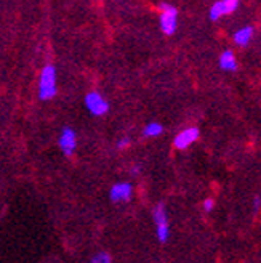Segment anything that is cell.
<instances>
[{
    "mask_svg": "<svg viewBox=\"0 0 261 263\" xmlns=\"http://www.w3.org/2000/svg\"><path fill=\"white\" fill-rule=\"evenodd\" d=\"M219 68L223 71H236L237 69V60L231 50H226L219 57Z\"/></svg>",
    "mask_w": 261,
    "mask_h": 263,
    "instance_id": "cell-10",
    "label": "cell"
},
{
    "mask_svg": "<svg viewBox=\"0 0 261 263\" xmlns=\"http://www.w3.org/2000/svg\"><path fill=\"white\" fill-rule=\"evenodd\" d=\"M133 196V186L128 181H119L114 183L109 190V199L115 204H124L128 202Z\"/></svg>",
    "mask_w": 261,
    "mask_h": 263,
    "instance_id": "cell-5",
    "label": "cell"
},
{
    "mask_svg": "<svg viewBox=\"0 0 261 263\" xmlns=\"http://www.w3.org/2000/svg\"><path fill=\"white\" fill-rule=\"evenodd\" d=\"M90 263H112V260H111V255L109 254H106V252H98V254H95L93 257H91Z\"/></svg>",
    "mask_w": 261,
    "mask_h": 263,
    "instance_id": "cell-12",
    "label": "cell"
},
{
    "mask_svg": "<svg viewBox=\"0 0 261 263\" xmlns=\"http://www.w3.org/2000/svg\"><path fill=\"white\" fill-rule=\"evenodd\" d=\"M160 29L167 35H173L178 28V11L173 5L170 4H162L160 5Z\"/></svg>",
    "mask_w": 261,
    "mask_h": 263,
    "instance_id": "cell-3",
    "label": "cell"
},
{
    "mask_svg": "<svg viewBox=\"0 0 261 263\" xmlns=\"http://www.w3.org/2000/svg\"><path fill=\"white\" fill-rule=\"evenodd\" d=\"M152 220L155 225V234L160 242H167L170 238V221H168V214L164 204H157L152 210Z\"/></svg>",
    "mask_w": 261,
    "mask_h": 263,
    "instance_id": "cell-2",
    "label": "cell"
},
{
    "mask_svg": "<svg viewBox=\"0 0 261 263\" xmlns=\"http://www.w3.org/2000/svg\"><path fill=\"white\" fill-rule=\"evenodd\" d=\"M200 132L197 127H188L185 130H181L179 134L175 137L173 143H175V148L178 149H188L192 143H195L199 140Z\"/></svg>",
    "mask_w": 261,
    "mask_h": 263,
    "instance_id": "cell-7",
    "label": "cell"
},
{
    "mask_svg": "<svg viewBox=\"0 0 261 263\" xmlns=\"http://www.w3.org/2000/svg\"><path fill=\"white\" fill-rule=\"evenodd\" d=\"M239 7V0H218L210 8V20L218 21L219 18L228 16L234 13Z\"/></svg>",
    "mask_w": 261,
    "mask_h": 263,
    "instance_id": "cell-6",
    "label": "cell"
},
{
    "mask_svg": "<svg viewBox=\"0 0 261 263\" xmlns=\"http://www.w3.org/2000/svg\"><path fill=\"white\" fill-rule=\"evenodd\" d=\"M59 148L64 153V156H72L75 148H77V135L75 132L71 127H64L61 130V135H59Z\"/></svg>",
    "mask_w": 261,
    "mask_h": 263,
    "instance_id": "cell-8",
    "label": "cell"
},
{
    "mask_svg": "<svg viewBox=\"0 0 261 263\" xmlns=\"http://www.w3.org/2000/svg\"><path fill=\"white\" fill-rule=\"evenodd\" d=\"M139 170H141V168H139L138 165H135V167L132 168V175H133V177H136V175L139 174Z\"/></svg>",
    "mask_w": 261,
    "mask_h": 263,
    "instance_id": "cell-16",
    "label": "cell"
},
{
    "mask_svg": "<svg viewBox=\"0 0 261 263\" xmlns=\"http://www.w3.org/2000/svg\"><path fill=\"white\" fill-rule=\"evenodd\" d=\"M252 37H253V28L252 26H244L237 32H234V42L239 47H245L250 44Z\"/></svg>",
    "mask_w": 261,
    "mask_h": 263,
    "instance_id": "cell-9",
    "label": "cell"
},
{
    "mask_svg": "<svg viewBox=\"0 0 261 263\" xmlns=\"http://www.w3.org/2000/svg\"><path fill=\"white\" fill-rule=\"evenodd\" d=\"M213 207H215V201H213V199H210V197H208V199H205V201H204V210H205V212H212Z\"/></svg>",
    "mask_w": 261,
    "mask_h": 263,
    "instance_id": "cell-13",
    "label": "cell"
},
{
    "mask_svg": "<svg viewBox=\"0 0 261 263\" xmlns=\"http://www.w3.org/2000/svg\"><path fill=\"white\" fill-rule=\"evenodd\" d=\"M127 146H130V138H128V137L121 138L119 143H117V148H119V149H125Z\"/></svg>",
    "mask_w": 261,
    "mask_h": 263,
    "instance_id": "cell-14",
    "label": "cell"
},
{
    "mask_svg": "<svg viewBox=\"0 0 261 263\" xmlns=\"http://www.w3.org/2000/svg\"><path fill=\"white\" fill-rule=\"evenodd\" d=\"M162 132H164V127L159 122H149L145 127V130H143V135L146 138H154V137H159Z\"/></svg>",
    "mask_w": 261,
    "mask_h": 263,
    "instance_id": "cell-11",
    "label": "cell"
},
{
    "mask_svg": "<svg viewBox=\"0 0 261 263\" xmlns=\"http://www.w3.org/2000/svg\"><path fill=\"white\" fill-rule=\"evenodd\" d=\"M85 106L90 111V114L98 116V117L108 114V111H109V103H108V100L104 98L99 93V91H96V90L88 91V93L85 95Z\"/></svg>",
    "mask_w": 261,
    "mask_h": 263,
    "instance_id": "cell-4",
    "label": "cell"
},
{
    "mask_svg": "<svg viewBox=\"0 0 261 263\" xmlns=\"http://www.w3.org/2000/svg\"><path fill=\"white\" fill-rule=\"evenodd\" d=\"M58 90V76H56V68L53 64L44 66L38 76V98L47 101L51 100L56 95Z\"/></svg>",
    "mask_w": 261,
    "mask_h": 263,
    "instance_id": "cell-1",
    "label": "cell"
},
{
    "mask_svg": "<svg viewBox=\"0 0 261 263\" xmlns=\"http://www.w3.org/2000/svg\"><path fill=\"white\" fill-rule=\"evenodd\" d=\"M259 207H261V197L256 196V197H255V201H253V212H258Z\"/></svg>",
    "mask_w": 261,
    "mask_h": 263,
    "instance_id": "cell-15",
    "label": "cell"
}]
</instances>
